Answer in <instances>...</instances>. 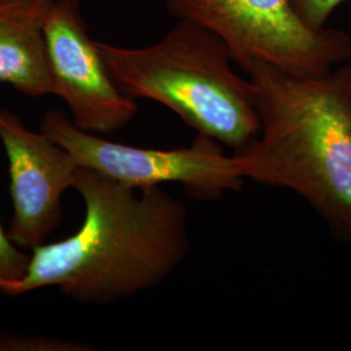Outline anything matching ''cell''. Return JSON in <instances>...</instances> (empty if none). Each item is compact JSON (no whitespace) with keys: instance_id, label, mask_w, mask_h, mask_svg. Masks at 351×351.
<instances>
[{"instance_id":"obj_1","label":"cell","mask_w":351,"mask_h":351,"mask_svg":"<svg viewBox=\"0 0 351 351\" xmlns=\"http://www.w3.org/2000/svg\"><path fill=\"white\" fill-rule=\"evenodd\" d=\"M85 219L68 239L32 250L25 275L0 278V294L43 288L104 306L162 285L190 251L188 206L160 186L136 189L80 167Z\"/></svg>"},{"instance_id":"obj_2","label":"cell","mask_w":351,"mask_h":351,"mask_svg":"<svg viewBox=\"0 0 351 351\" xmlns=\"http://www.w3.org/2000/svg\"><path fill=\"white\" fill-rule=\"evenodd\" d=\"M241 68L254 85L261 130L232 155L239 176L297 193L351 243V64L323 75L262 60Z\"/></svg>"},{"instance_id":"obj_3","label":"cell","mask_w":351,"mask_h":351,"mask_svg":"<svg viewBox=\"0 0 351 351\" xmlns=\"http://www.w3.org/2000/svg\"><path fill=\"white\" fill-rule=\"evenodd\" d=\"M95 43L113 82L129 98L163 104L198 134L234 152L258 137L254 85L233 69L230 50L204 26L178 19L147 47Z\"/></svg>"},{"instance_id":"obj_4","label":"cell","mask_w":351,"mask_h":351,"mask_svg":"<svg viewBox=\"0 0 351 351\" xmlns=\"http://www.w3.org/2000/svg\"><path fill=\"white\" fill-rule=\"evenodd\" d=\"M168 12L211 30L243 65L262 60L297 75H323L351 59L342 30H316L289 0H165Z\"/></svg>"},{"instance_id":"obj_5","label":"cell","mask_w":351,"mask_h":351,"mask_svg":"<svg viewBox=\"0 0 351 351\" xmlns=\"http://www.w3.org/2000/svg\"><path fill=\"white\" fill-rule=\"evenodd\" d=\"M39 130L68 151L78 167L132 188L173 182L197 201H217L228 191H241L245 182L221 143L203 134L188 147L172 150L129 146L80 129L59 110L43 114Z\"/></svg>"},{"instance_id":"obj_6","label":"cell","mask_w":351,"mask_h":351,"mask_svg":"<svg viewBox=\"0 0 351 351\" xmlns=\"http://www.w3.org/2000/svg\"><path fill=\"white\" fill-rule=\"evenodd\" d=\"M53 95L62 98L71 120L94 134H112L138 113L137 101L116 86L78 0H55L43 24Z\"/></svg>"},{"instance_id":"obj_7","label":"cell","mask_w":351,"mask_h":351,"mask_svg":"<svg viewBox=\"0 0 351 351\" xmlns=\"http://www.w3.org/2000/svg\"><path fill=\"white\" fill-rule=\"evenodd\" d=\"M0 141L8 160L13 217L8 236L23 250L43 245L63 220V195L75 188L78 164L45 133L0 108Z\"/></svg>"},{"instance_id":"obj_8","label":"cell","mask_w":351,"mask_h":351,"mask_svg":"<svg viewBox=\"0 0 351 351\" xmlns=\"http://www.w3.org/2000/svg\"><path fill=\"white\" fill-rule=\"evenodd\" d=\"M55 0H0V82L29 98L53 95L43 24Z\"/></svg>"},{"instance_id":"obj_9","label":"cell","mask_w":351,"mask_h":351,"mask_svg":"<svg viewBox=\"0 0 351 351\" xmlns=\"http://www.w3.org/2000/svg\"><path fill=\"white\" fill-rule=\"evenodd\" d=\"M95 348L77 339L46 335L0 332V351H93Z\"/></svg>"},{"instance_id":"obj_10","label":"cell","mask_w":351,"mask_h":351,"mask_svg":"<svg viewBox=\"0 0 351 351\" xmlns=\"http://www.w3.org/2000/svg\"><path fill=\"white\" fill-rule=\"evenodd\" d=\"M30 263V254L14 245L8 233L0 226V278L14 281L25 275Z\"/></svg>"},{"instance_id":"obj_11","label":"cell","mask_w":351,"mask_h":351,"mask_svg":"<svg viewBox=\"0 0 351 351\" xmlns=\"http://www.w3.org/2000/svg\"><path fill=\"white\" fill-rule=\"evenodd\" d=\"M306 25L320 30L333 11L346 0H289Z\"/></svg>"}]
</instances>
